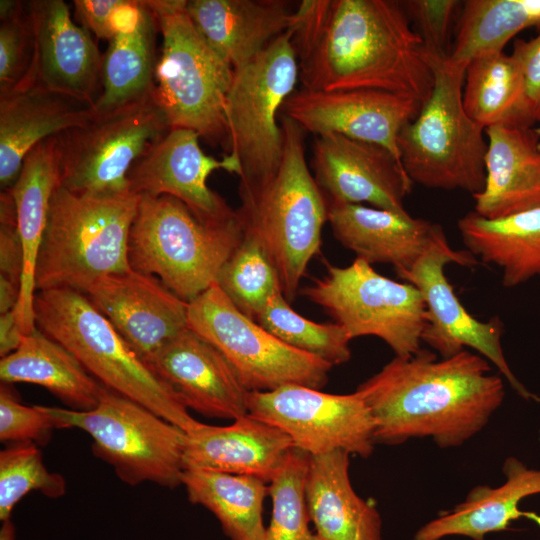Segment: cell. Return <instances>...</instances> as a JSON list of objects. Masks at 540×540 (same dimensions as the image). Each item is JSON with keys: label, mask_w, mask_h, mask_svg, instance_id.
<instances>
[{"label": "cell", "mask_w": 540, "mask_h": 540, "mask_svg": "<svg viewBox=\"0 0 540 540\" xmlns=\"http://www.w3.org/2000/svg\"><path fill=\"white\" fill-rule=\"evenodd\" d=\"M489 361L466 349L437 359L420 349L395 356L355 390L374 421V442L402 444L430 437L440 448L463 445L501 406L505 389Z\"/></svg>", "instance_id": "cell-2"}, {"label": "cell", "mask_w": 540, "mask_h": 540, "mask_svg": "<svg viewBox=\"0 0 540 540\" xmlns=\"http://www.w3.org/2000/svg\"><path fill=\"white\" fill-rule=\"evenodd\" d=\"M39 407L56 428L88 433L95 456L110 464L122 481L182 485L186 432L145 406L105 387L91 410Z\"/></svg>", "instance_id": "cell-9"}, {"label": "cell", "mask_w": 540, "mask_h": 540, "mask_svg": "<svg viewBox=\"0 0 540 540\" xmlns=\"http://www.w3.org/2000/svg\"><path fill=\"white\" fill-rule=\"evenodd\" d=\"M540 29V0H466L456 22L449 58L467 64L476 55L504 51L525 29Z\"/></svg>", "instance_id": "cell-35"}, {"label": "cell", "mask_w": 540, "mask_h": 540, "mask_svg": "<svg viewBox=\"0 0 540 540\" xmlns=\"http://www.w3.org/2000/svg\"><path fill=\"white\" fill-rule=\"evenodd\" d=\"M199 139L191 129L171 128L129 170L130 192L139 197L172 196L206 220L234 218L236 211L210 189L207 179L219 169L240 177V161L233 153L222 159L205 154Z\"/></svg>", "instance_id": "cell-16"}, {"label": "cell", "mask_w": 540, "mask_h": 540, "mask_svg": "<svg viewBox=\"0 0 540 540\" xmlns=\"http://www.w3.org/2000/svg\"><path fill=\"white\" fill-rule=\"evenodd\" d=\"M243 235L237 212L229 220H206L172 196H140L129 235V264L189 303L217 282Z\"/></svg>", "instance_id": "cell-6"}, {"label": "cell", "mask_w": 540, "mask_h": 540, "mask_svg": "<svg viewBox=\"0 0 540 540\" xmlns=\"http://www.w3.org/2000/svg\"><path fill=\"white\" fill-rule=\"evenodd\" d=\"M311 167L328 204L406 211L412 182L400 160L379 144L336 133L315 136Z\"/></svg>", "instance_id": "cell-18"}, {"label": "cell", "mask_w": 540, "mask_h": 540, "mask_svg": "<svg viewBox=\"0 0 540 540\" xmlns=\"http://www.w3.org/2000/svg\"><path fill=\"white\" fill-rule=\"evenodd\" d=\"M38 80L46 87L95 104L103 55L91 33L71 18L63 0H31Z\"/></svg>", "instance_id": "cell-23"}, {"label": "cell", "mask_w": 540, "mask_h": 540, "mask_svg": "<svg viewBox=\"0 0 540 540\" xmlns=\"http://www.w3.org/2000/svg\"><path fill=\"white\" fill-rule=\"evenodd\" d=\"M37 41L29 1H0V97L38 82Z\"/></svg>", "instance_id": "cell-38"}, {"label": "cell", "mask_w": 540, "mask_h": 540, "mask_svg": "<svg viewBox=\"0 0 540 540\" xmlns=\"http://www.w3.org/2000/svg\"><path fill=\"white\" fill-rule=\"evenodd\" d=\"M0 540H16L15 526L11 519L2 521Z\"/></svg>", "instance_id": "cell-47"}, {"label": "cell", "mask_w": 540, "mask_h": 540, "mask_svg": "<svg viewBox=\"0 0 540 540\" xmlns=\"http://www.w3.org/2000/svg\"><path fill=\"white\" fill-rule=\"evenodd\" d=\"M299 80L287 30L246 65L235 69L226 98L229 151L240 161V186L260 183L278 169L283 132L278 116Z\"/></svg>", "instance_id": "cell-11"}, {"label": "cell", "mask_w": 540, "mask_h": 540, "mask_svg": "<svg viewBox=\"0 0 540 540\" xmlns=\"http://www.w3.org/2000/svg\"><path fill=\"white\" fill-rule=\"evenodd\" d=\"M477 261L468 250H454L445 239L428 250L409 271L397 274L413 284L424 300L427 325L422 342L442 358L454 356L465 348L476 350L497 367L519 396L540 402V397L516 378L506 361L501 345L502 321L494 317L483 322L473 317L461 304L444 273L449 263L471 267L477 265Z\"/></svg>", "instance_id": "cell-15"}, {"label": "cell", "mask_w": 540, "mask_h": 540, "mask_svg": "<svg viewBox=\"0 0 540 540\" xmlns=\"http://www.w3.org/2000/svg\"><path fill=\"white\" fill-rule=\"evenodd\" d=\"M343 450L310 456L306 499L318 540H383L376 507L361 498L349 477Z\"/></svg>", "instance_id": "cell-29"}, {"label": "cell", "mask_w": 540, "mask_h": 540, "mask_svg": "<svg viewBox=\"0 0 540 540\" xmlns=\"http://www.w3.org/2000/svg\"><path fill=\"white\" fill-rule=\"evenodd\" d=\"M61 153L57 136L47 138L25 156L17 180L10 191L16 207L17 230L24 257V272L14 314L21 332H33L34 271L45 231L49 205L60 185Z\"/></svg>", "instance_id": "cell-27"}, {"label": "cell", "mask_w": 540, "mask_h": 540, "mask_svg": "<svg viewBox=\"0 0 540 540\" xmlns=\"http://www.w3.org/2000/svg\"><path fill=\"white\" fill-rule=\"evenodd\" d=\"M170 129L156 89L128 104L96 111L86 123L58 135L60 185L82 195L131 193L129 170Z\"/></svg>", "instance_id": "cell-10"}, {"label": "cell", "mask_w": 540, "mask_h": 540, "mask_svg": "<svg viewBox=\"0 0 540 540\" xmlns=\"http://www.w3.org/2000/svg\"><path fill=\"white\" fill-rule=\"evenodd\" d=\"M34 490L58 498L64 495L66 483L62 475L45 467L35 443H13L0 452L1 522L11 519L16 504Z\"/></svg>", "instance_id": "cell-40"}, {"label": "cell", "mask_w": 540, "mask_h": 540, "mask_svg": "<svg viewBox=\"0 0 540 540\" xmlns=\"http://www.w3.org/2000/svg\"><path fill=\"white\" fill-rule=\"evenodd\" d=\"M289 31L304 89L379 90L422 104L432 92L428 51L400 1L304 0Z\"/></svg>", "instance_id": "cell-1"}, {"label": "cell", "mask_w": 540, "mask_h": 540, "mask_svg": "<svg viewBox=\"0 0 540 540\" xmlns=\"http://www.w3.org/2000/svg\"><path fill=\"white\" fill-rule=\"evenodd\" d=\"M468 116L484 129L533 127L519 64L504 51L474 56L465 70L462 92Z\"/></svg>", "instance_id": "cell-33"}, {"label": "cell", "mask_w": 540, "mask_h": 540, "mask_svg": "<svg viewBox=\"0 0 540 540\" xmlns=\"http://www.w3.org/2000/svg\"><path fill=\"white\" fill-rule=\"evenodd\" d=\"M248 414L285 432L297 448L310 456L343 450L363 458L374 448L371 412L355 391L329 394L288 384L247 397Z\"/></svg>", "instance_id": "cell-14"}, {"label": "cell", "mask_w": 540, "mask_h": 540, "mask_svg": "<svg viewBox=\"0 0 540 540\" xmlns=\"http://www.w3.org/2000/svg\"><path fill=\"white\" fill-rule=\"evenodd\" d=\"M534 130L540 136V125L538 127H534Z\"/></svg>", "instance_id": "cell-48"}, {"label": "cell", "mask_w": 540, "mask_h": 540, "mask_svg": "<svg viewBox=\"0 0 540 540\" xmlns=\"http://www.w3.org/2000/svg\"><path fill=\"white\" fill-rule=\"evenodd\" d=\"M216 283L231 302L254 321L269 299L282 293L278 273L265 248L255 235L245 230Z\"/></svg>", "instance_id": "cell-36"}, {"label": "cell", "mask_w": 540, "mask_h": 540, "mask_svg": "<svg viewBox=\"0 0 540 540\" xmlns=\"http://www.w3.org/2000/svg\"><path fill=\"white\" fill-rule=\"evenodd\" d=\"M301 293L343 326L351 339L378 337L398 357L421 349L427 318L420 291L379 274L361 258L346 267L327 264L326 274Z\"/></svg>", "instance_id": "cell-12"}, {"label": "cell", "mask_w": 540, "mask_h": 540, "mask_svg": "<svg viewBox=\"0 0 540 540\" xmlns=\"http://www.w3.org/2000/svg\"><path fill=\"white\" fill-rule=\"evenodd\" d=\"M186 2L146 0L162 36L155 70L157 96L171 128L191 129L228 153L225 108L234 70L197 32Z\"/></svg>", "instance_id": "cell-8"}, {"label": "cell", "mask_w": 540, "mask_h": 540, "mask_svg": "<svg viewBox=\"0 0 540 540\" xmlns=\"http://www.w3.org/2000/svg\"><path fill=\"white\" fill-rule=\"evenodd\" d=\"M421 106L415 99L379 90L301 88L286 99L280 115L315 136L336 133L379 144L400 160L398 135Z\"/></svg>", "instance_id": "cell-17"}, {"label": "cell", "mask_w": 540, "mask_h": 540, "mask_svg": "<svg viewBox=\"0 0 540 540\" xmlns=\"http://www.w3.org/2000/svg\"><path fill=\"white\" fill-rule=\"evenodd\" d=\"M428 55L434 86L417 116L398 135L400 161L412 183L473 196L485 186L487 138L463 107L467 64L454 62L449 55Z\"/></svg>", "instance_id": "cell-7"}, {"label": "cell", "mask_w": 540, "mask_h": 540, "mask_svg": "<svg viewBox=\"0 0 540 540\" xmlns=\"http://www.w3.org/2000/svg\"><path fill=\"white\" fill-rule=\"evenodd\" d=\"M96 114L95 104L39 81L0 97V187L17 180L27 153L43 140L80 126Z\"/></svg>", "instance_id": "cell-22"}, {"label": "cell", "mask_w": 540, "mask_h": 540, "mask_svg": "<svg viewBox=\"0 0 540 540\" xmlns=\"http://www.w3.org/2000/svg\"><path fill=\"white\" fill-rule=\"evenodd\" d=\"M158 23L146 0H128L103 54L97 112L128 104L156 89Z\"/></svg>", "instance_id": "cell-28"}, {"label": "cell", "mask_w": 540, "mask_h": 540, "mask_svg": "<svg viewBox=\"0 0 540 540\" xmlns=\"http://www.w3.org/2000/svg\"><path fill=\"white\" fill-rule=\"evenodd\" d=\"M186 9L203 40L233 70L294 22V11L282 0H187Z\"/></svg>", "instance_id": "cell-25"}, {"label": "cell", "mask_w": 540, "mask_h": 540, "mask_svg": "<svg viewBox=\"0 0 540 540\" xmlns=\"http://www.w3.org/2000/svg\"><path fill=\"white\" fill-rule=\"evenodd\" d=\"M56 426L39 406L28 407L18 401L7 384L0 389V440L46 444Z\"/></svg>", "instance_id": "cell-42"}, {"label": "cell", "mask_w": 540, "mask_h": 540, "mask_svg": "<svg viewBox=\"0 0 540 540\" xmlns=\"http://www.w3.org/2000/svg\"><path fill=\"white\" fill-rule=\"evenodd\" d=\"M283 152L277 171L264 181L239 185L236 211L245 231L262 243L278 273L282 294L294 301L311 259L319 252L328 203L310 172L305 132L279 116Z\"/></svg>", "instance_id": "cell-3"}, {"label": "cell", "mask_w": 540, "mask_h": 540, "mask_svg": "<svg viewBox=\"0 0 540 540\" xmlns=\"http://www.w3.org/2000/svg\"><path fill=\"white\" fill-rule=\"evenodd\" d=\"M310 455L292 448L269 482L272 516L265 540H318L310 529L306 481Z\"/></svg>", "instance_id": "cell-39"}, {"label": "cell", "mask_w": 540, "mask_h": 540, "mask_svg": "<svg viewBox=\"0 0 540 540\" xmlns=\"http://www.w3.org/2000/svg\"><path fill=\"white\" fill-rule=\"evenodd\" d=\"M146 364L187 409L232 420L248 414L249 391L233 367L218 349L189 328L168 341Z\"/></svg>", "instance_id": "cell-20"}, {"label": "cell", "mask_w": 540, "mask_h": 540, "mask_svg": "<svg viewBox=\"0 0 540 540\" xmlns=\"http://www.w3.org/2000/svg\"><path fill=\"white\" fill-rule=\"evenodd\" d=\"M457 227L471 254L500 268L504 287L540 277V207L498 219L470 211Z\"/></svg>", "instance_id": "cell-32"}, {"label": "cell", "mask_w": 540, "mask_h": 540, "mask_svg": "<svg viewBox=\"0 0 540 540\" xmlns=\"http://www.w3.org/2000/svg\"><path fill=\"white\" fill-rule=\"evenodd\" d=\"M293 447L285 432L249 414L228 426L201 422L186 433L183 468L254 476L269 483Z\"/></svg>", "instance_id": "cell-24"}, {"label": "cell", "mask_w": 540, "mask_h": 540, "mask_svg": "<svg viewBox=\"0 0 540 540\" xmlns=\"http://www.w3.org/2000/svg\"><path fill=\"white\" fill-rule=\"evenodd\" d=\"M0 378L5 384L40 385L79 411L95 408L105 388L70 351L37 328L1 357Z\"/></svg>", "instance_id": "cell-31"}, {"label": "cell", "mask_w": 540, "mask_h": 540, "mask_svg": "<svg viewBox=\"0 0 540 540\" xmlns=\"http://www.w3.org/2000/svg\"><path fill=\"white\" fill-rule=\"evenodd\" d=\"M14 310V309H13ZM13 310L0 317V355L4 357L18 348L24 334L21 332Z\"/></svg>", "instance_id": "cell-46"}, {"label": "cell", "mask_w": 540, "mask_h": 540, "mask_svg": "<svg viewBox=\"0 0 540 540\" xmlns=\"http://www.w3.org/2000/svg\"><path fill=\"white\" fill-rule=\"evenodd\" d=\"M535 37L516 39L511 55L519 64L525 97L534 123L540 122V29Z\"/></svg>", "instance_id": "cell-44"}, {"label": "cell", "mask_w": 540, "mask_h": 540, "mask_svg": "<svg viewBox=\"0 0 540 540\" xmlns=\"http://www.w3.org/2000/svg\"><path fill=\"white\" fill-rule=\"evenodd\" d=\"M138 203L132 193L82 195L59 185L35 264V291L86 294L100 279L130 270L129 235Z\"/></svg>", "instance_id": "cell-4"}, {"label": "cell", "mask_w": 540, "mask_h": 540, "mask_svg": "<svg viewBox=\"0 0 540 540\" xmlns=\"http://www.w3.org/2000/svg\"><path fill=\"white\" fill-rule=\"evenodd\" d=\"M24 257L17 230L16 210L0 208V313L15 309L21 291Z\"/></svg>", "instance_id": "cell-43"}, {"label": "cell", "mask_w": 540, "mask_h": 540, "mask_svg": "<svg viewBox=\"0 0 540 540\" xmlns=\"http://www.w3.org/2000/svg\"><path fill=\"white\" fill-rule=\"evenodd\" d=\"M85 295L145 363L188 328V303L153 275L111 274Z\"/></svg>", "instance_id": "cell-19"}, {"label": "cell", "mask_w": 540, "mask_h": 540, "mask_svg": "<svg viewBox=\"0 0 540 540\" xmlns=\"http://www.w3.org/2000/svg\"><path fill=\"white\" fill-rule=\"evenodd\" d=\"M487 153L483 190L474 211L498 219L540 207V136L534 127L485 129Z\"/></svg>", "instance_id": "cell-26"}, {"label": "cell", "mask_w": 540, "mask_h": 540, "mask_svg": "<svg viewBox=\"0 0 540 540\" xmlns=\"http://www.w3.org/2000/svg\"><path fill=\"white\" fill-rule=\"evenodd\" d=\"M335 239L369 264L409 271L433 246L447 239L439 224L363 204H328Z\"/></svg>", "instance_id": "cell-21"}, {"label": "cell", "mask_w": 540, "mask_h": 540, "mask_svg": "<svg viewBox=\"0 0 540 540\" xmlns=\"http://www.w3.org/2000/svg\"><path fill=\"white\" fill-rule=\"evenodd\" d=\"M188 328L227 359L249 392L288 384L321 389L333 367L297 350L243 314L215 283L188 303Z\"/></svg>", "instance_id": "cell-13"}, {"label": "cell", "mask_w": 540, "mask_h": 540, "mask_svg": "<svg viewBox=\"0 0 540 540\" xmlns=\"http://www.w3.org/2000/svg\"><path fill=\"white\" fill-rule=\"evenodd\" d=\"M255 322L285 344L332 366L346 363L351 358L349 343L352 339L343 326L305 318L290 306L282 293L269 299Z\"/></svg>", "instance_id": "cell-37"}, {"label": "cell", "mask_w": 540, "mask_h": 540, "mask_svg": "<svg viewBox=\"0 0 540 540\" xmlns=\"http://www.w3.org/2000/svg\"><path fill=\"white\" fill-rule=\"evenodd\" d=\"M182 485L188 500L213 513L230 540H265V481L248 475L187 469L183 471Z\"/></svg>", "instance_id": "cell-34"}, {"label": "cell", "mask_w": 540, "mask_h": 540, "mask_svg": "<svg viewBox=\"0 0 540 540\" xmlns=\"http://www.w3.org/2000/svg\"><path fill=\"white\" fill-rule=\"evenodd\" d=\"M33 309L35 327L70 351L106 388L186 433L200 425L176 392L153 373L85 294L71 289L37 291Z\"/></svg>", "instance_id": "cell-5"}, {"label": "cell", "mask_w": 540, "mask_h": 540, "mask_svg": "<svg viewBox=\"0 0 540 540\" xmlns=\"http://www.w3.org/2000/svg\"><path fill=\"white\" fill-rule=\"evenodd\" d=\"M458 0L400 1L406 15L429 53L449 55L452 27L462 7Z\"/></svg>", "instance_id": "cell-41"}, {"label": "cell", "mask_w": 540, "mask_h": 540, "mask_svg": "<svg viewBox=\"0 0 540 540\" xmlns=\"http://www.w3.org/2000/svg\"><path fill=\"white\" fill-rule=\"evenodd\" d=\"M505 482L495 488L479 485L463 502L420 527L414 540H441L465 536L484 540L485 535L505 530L522 513L520 502L540 493V469L528 468L515 457L503 463Z\"/></svg>", "instance_id": "cell-30"}, {"label": "cell", "mask_w": 540, "mask_h": 540, "mask_svg": "<svg viewBox=\"0 0 540 540\" xmlns=\"http://www.w3.org/2000/svg\"><path fill=\"white\" fill-rule=\"evenodd\" d=\"M128 0H74L75 16L96 38L110 41L117 19Z\"/></svg>", "instance_id": "cell-45"}]
</instances>
